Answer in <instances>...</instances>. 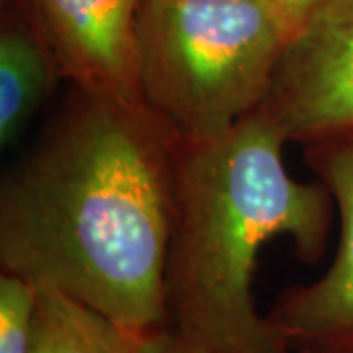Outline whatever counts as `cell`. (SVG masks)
I'll list each match as a JSON object with an SVG mask.
<instances>
[{"mask_svg": "<svg viewBox=\"0 0 353 353\" xmlns=\"http://www.w3.org/2000/svg\"><path fill=\"white\" fill-rule=\"evenodd\" d=\"M181 141L139 101L71 87L0 187V265L126 334L169 324Z\"/></svg>", "mask_w": 353, "mask_h": 353, "instance_id": "cell-1", "label": "cell"}, {"mask_svg": "<svg viewBox=\"0 0 353 353\" xmlns=\"http://www.w3.org/2000/svg\"><path fill=\"white\" fill-rule=\"evenodd\" d=\"M287 143L257 110L220 138L179 148L167 308L169 324L202 352L285 347L253 301L259 252L289 238L314 265L326 250L336 202L322 181L290 175Z\"/></svg>", "mask_w": 353, "mask_h": 353, "instance_id": "cell-2", "label": "cell"}, {"mask_svg": "<svg viewBox=\"0 0 353 353\" xmlns=\"http://www.w3.org/2000/svg\"><path fill=\"white\" fill-rule=\"evenodd\" d=\"M292 32L273 0H143L139 99L181 143L220 138L263 106Z\"/></svg>", "mask_w": 353, "mask_h": 353, "instance_id": "cell-3", "label": "cell"}, {"mask_svg": "<svg viewBox=\"0 0 353 353\" xmlns=\"http://www.w3.org/2000/svg\"><path fill=\"white\" fill-rule=\"evenodd\" d=\"M259 110L301 145L353 136V0H326L294 28Z\"/></svg>", "mask_w": 353, "mask_h": 353, "instance_id": "cell-4", "label": "cell"}, {"mask_svg": "<svg viewBox=\"0 0 353 353\" xmlns=\"http://www.w3.org/2000/svg\"><path fill=\"white\" fill-rule=\"evenodd\" d=\"M304 161L334 196L340 243L328 271L285 290L265 320L289 350L353 353V136L304 145Z\"/></svg>", "mask_w": 353, "mask_h": 353, "instance_id": "cell-5", "label": "cell"}, {"mask_svg": "<svg viewBox=\"0 0 353 353\" xmlns=\"http://www.w3.org/2000/svg\"><path fill=\"white\" fill-rule=\"evenodd\" d=\"M143 0H28L26 10L73 88L139 101L138 16Z\"/></svg>", "mask_w": 353, "mask_h": 353, "instance_id": "cell-6", "label": "cell"}, {"mask_svg": "<svg viewBox=\"0 0 353 353\" xmlns=\"http://www.w3.org/2000/svg\"><path fill=\"white\" fill-rule=\"evenodd\" d=\"M61 79L50 46L28 10L0 32V145L12 148Z\"/></svg>", "mask_w": 353, "mask_h": 353, "instance_id": "cell-7", "label": "cell"}, {"mask_svg": "<svg viewBox=\"0 0 353 353\" xmlns=\"http://www.w3.org/2000/svg\"><path fill=\"white\" fill-rule=\"evenodd\" d=\"M32 353H124V330L53 287H38Z\"/></svg>", "mask_w": 353, "mask_h": 353, "instance_id": "cell-8", "label": "cell"}, {"mask_svg": "<svg viewBox=\"0 0 353 353\" xmlns=\"http://www.w3.org/2000/svg\"><path fill=\"white\" fill-rule=\"evenodd\" d=\"M38 292L26 279L0 275V353H32Z\"/></svg>", "mask_w": 353, "mask_h": 353, "instance_id": "cell-9", "label": "cell"}, {"mask_svg": "<svg viewBox=\"0 0 353 353\" xmlns=\"http://www.w3.org/2000/svg\"><path fill=\"white\" fill-rule=\"evenodd\" d=\"M124 353H206L187 338H183L171 324L161 328L130 334Z\"/></svg>", "mask_w": 353, "mask_h": 353, "instance_id": "cell-10", "label": "cell"}, {"mask_svg": "<svg viewBox=\"0 0 353 353\" xmlns=\"http://www.w3.org/2000/svg\"><path fill=\"white\" fill-rule=\"evenodd\" d=\"M273 2L283 10V14L292 22V26L296 28L308 14L312 12L314 8H318L322 2H326V0H273Z\"/></svg>", "mask_w": 353, "mask_h": 353, "instance_id": "cell-11", "label": "cell"}, {"mask_svg": "<svg viewBox=\"0 0 353 353\" xmlns=\"http://www.w3.org/2000/svg\"><path fill=\"white\" fill-rule=\"evenodd\" d=\"M271 353H314V352H301V350H289V347H279Z\"/></svg>", "mask_w": 353, "mask_h": 353, "instance_id": "cell-12", "label": "cell"}, {"mask_svg": "<svg viewBox=\"0 0 353 353\" xmlns=\"http://www.w3.org/2000/svg\"><path fill=\"white\" fill-rule=\"evenodd\" d=\"M2 2H4V4H6V2H12V0H2Z\"/></svg>", "mask_w": 353, "mask_h": 353, "instance_id": "cell-13", "label": "cell"}]
</instances>
